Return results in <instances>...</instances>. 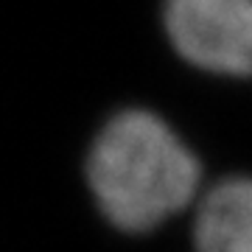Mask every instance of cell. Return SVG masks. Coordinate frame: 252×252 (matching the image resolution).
<instances>
[{"mask_svg": "<svg viewBox=\"0 0 252 252\" xmlns=\"http://www.w3.org/2000/svg\"><path fill=\"white\" fill-rule=\"evenodd\" d=\"M199 160L160 115L129 107L101 126L87 182L101 213L126 233H146L180 213L199 188Z\"/></svg>", "mask_w": 252, "mask_h": 252, "instance_id": "1", "label": "cell"}, {"mask_svg": "<svg viewBox=\"0 0 252 252\" xmlns=\"http://www.w3.org/2000/svg\"><path fill=\"white\" fill-rule=\"evenodd\" d=\"M162 28L188 64L252 79V0H162Z\"/></svg>", "mask_w": 252, "mask_h": 252, "instance_id": "2", "label": "cell"}, {"mask_svg": "<svg viewBox=\"0 0 252 252\" xmlns=\"http://www.w3.org/2000/svg\"><path fill=\"white\" fill-rule=\"evenodd\" d=\"M193 244L196 252H252V177H230L207 190Z\"/></svg>", "mask_w": 252, "mask_h": 252, "instance_id": "3", "label": "cell"}]
</instances>
